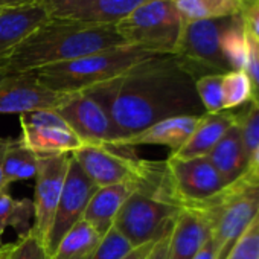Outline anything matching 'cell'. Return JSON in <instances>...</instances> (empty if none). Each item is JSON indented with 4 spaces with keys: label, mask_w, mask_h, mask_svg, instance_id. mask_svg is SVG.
<instances>
[{
    "label": "cell",
    "mask_w": 259,
    "mask_h": 259,
    "mask_svg": "<svg viewBox=\"0 0 259 259\" xmlns=\"http://www.w3.org/2000/svg\"><path fill=\"white\" fill-rule=\"evenodd\" d=\"M108 111L119 139L177 116H203L195 78L176 55L154 54L117 78L85 90Z\"/></svg>",
    "instance_id": "1"
},
{
    "label": "cell",
    "mask_w": 259,
    "mask_h": 259,
    "mask_svg": "<svg viewBox=\"0 0 259 259\" xmlns=\"http://www.w3.org/2000/svg\"><path fill=\"white\" fill-rule=\"evenodd\" d=\"M116 25H90L49 17L2 63L8 73H29L101 51L125 46Z\"/></svg>",
    "instance_id": "2"
},
{
    "label": "cell",
    "mask_w": 259,
    "mask_h": 259,
    "mask_svg": "<svg viewBox=\"0 0 259 259\" xmlns=\"http://www.w3.org/2000/svg\"><path fill=\"white\" fill-rule=\"evenodd\" d=\"M72 157L98 188L126 185L135 189H156L165 179V162L145 160L133 148L82 144Z\"/></svg>",
    "instance_id": "3"
},
{
    "label": "cell",
    "mask_w": 259,
    "mask_h": 259,
    "mask_svg": "<svg viewBox=\"0 0 259 259\" xmlns=\"http://www.w3.org/2000/svg\"><path fill=\"white\" fill-rule=\"evenodd\" d=\"M150 55L154 54L145 52L136 46L125 45L67 63L52 64L29 73H32L40 84L54 92L78 93L117 78L125 70Z\"/></svg>",
    "instance_id": "4"
},
{
    "label": "cell",
    "mask_w": 259,
    "mask_h": 259,
    "mask_svg": "<svg viewBox=\"0 0 259 259\" xmlns=\"http://www.w3.org/2000/svg\"><path fill=\"white\" fill-rule=\"evenodd\" d=\"M186 209H194L207 220L218 259H226L236 239L259 213V179L245 171L215 197Z\"/></svg>",
    "instance_id": "5"
},
{
    "label": "cell",
    "mask_w": 259,
    "mask_h": 259,
    "mask_svg": "<svg viewBox=\"0 0 259 259\" xmlns=\"http://www.w3.org/2000/svg\"><path fill=\"white\" fill-rule=\"evenodd\" d=\"M182 207L171 198L166 179L156 189H135L120 207L114 229L133 247L156 242L166 236Z\"/></svg>",
    "instance_id": "6"
},
{
    "label": "cell",
    "mask_w": 259,
    "mask_h": 259,
    "mask_svg": "<svg viewBox=\"0 0 259 259\" xmlns=\"http://www.w3.org/2000/svg\"><path fill=\"white\" fill-rule=\"evenodd\" d=\"M185 20L172 0H151L116 23V31L128 46L150 54L174 55Z\"/></svg>",
    "instance_id": "7"
},
{
    "label": "cell",
    "mask_w": 259,
    "mask_h": 259,
    "mask_svg": "<svg viewBox=\"0 0 259 259\" xmlns=\"http://www.w3.org/2000/svg\"><path fill=\"white\" fill-rule=\"evenodd\" d=\"M232 17L185 22L174 55L195 79L204 75L230 72L223 57L220 40Z\"/></svg>",
    "instance_id": "8"
},
{
    "label": "cell",
    "mask_w": 259,
    "mask_h": 259,
    "mask_svg": "<svg viewBox=\"0 0 259 259\" xmlns=\"http://www.w3.org/2000/svg\"><path fill=\"white\" fill-rule=\"evenodd\" d=\"M165 176L171 198L182 209L204 203L226 188L220 172L206 156L191 159L168 156Z\"/></svg>",
    "instance_id": "9"
},
{
    "label": "cell",
    "mask_w": 259,
    "mask_h": 259,
    "mask_svg": "<svg viewBox=\"0 0 259 259\" xmlns=\"http://www.w3.org/2000/svg\"><path fill=\"white\" fill-rule=\"evenodd\" d=\"M22 141L37 156L72 154L82 141L57 110L45 108L20 114Z\"/></svg>",
    "instance_id": "10"
},
{
    "label": "cell",
    "mask_w": 259,
    "mask_h": 259,
    "mask_svg": "<svg viewBox=\"0 0 259 259\" xmlns=\"http://www.w3.org/2000/svg\"><path fill=\"white\" fill-rule=\"evenodd\" d=\"M70 154H52L38 156V165L35 172L34 188V221L32 232L46 245L55 210L63 192Z\"/></svg>",
    "instance_id": "11"
},
{
    "label": "cell",
    "mask_w": 259,
    "mask_h": 259,
    "mask_svg": "<svg viewBox=\"0 0 259 259\" xmlns=\"http://www.w3.org/2000/svg\"><path fill=\"white\" fill-rule=\"evenodd\" d=\"M96 189L98 186L84 174L81 166L75 162V159L70 154L63 192L60 195V201L55 210L52 227L46 241V250L49 254L57 248L61 239L78 223L82 221L84 212L89 206L90 198L96 192Z\"/></svg>",
    "instance_id": "12"
},
{
    "label": "cell",
    "mask_w": 259,
    "mask_h": 259,
    "mask_svg": "<svg viewBox=\"0 0 259 259\" xmlns=\"http://www.w3.org/2000/svg\"><path fill=\"white\" fill-rule=\"evenodd\" d=\"M57 111L82 144H113L119 139L117 130L105 107L87 92L72 93Z\"/></svg>",
    "instance_id": "13"
},
{
    "label": "cell",
    "mask_w": 259,
    "mask_h": 259,
    "mask_svg": "<svg viewBox=\"0 0 259 259\" xmlns=\"http://www.w3.org/2000/svg\"><path fill=\"white\" fill-rule=\"evenodd\" d=\"M72 93L54 92L32 73L11 75L0 82V114H23L34 110L61 107Z\"/></svg>",
    "instance_id": "14"
},
{
    "label": "cell",
    "mask_w": 259,
    "mask_h": 259,
    "mask_svg": "<svg viewBox=\"0 0 259 259\" xmlns=\"http://www.w3.org/2000/svg\"><path fill=\"white\" fill-rule=\"evenodd\" d=\"M151 0H43L49 17L90 25H116Z\"/></svg>",
    "instance_id": "15"
},
{
    "label": "cell",
    "mask_w": 259,
    "mask_h": 259,
    "mask_svg": "<svg viewBox=\"0 0 259 259\" xmlns=\"http://www.w3.org/2000/svg\"><path fill=\"white\" fill-rule=\"evenodd\" d=\"M200 117L201 116H177L163 119L133 136L116 141L108 145L125 148H136L141 145H163L171 150L169 154H174L192 136Z\"/></svg>",
    "instance_id": "16"
},
{
    "label": "cell",
    "mask_w": 259,
    "mask_h": 259,
    "mask_svg": "<svg viewBox=\"0 0 259 259\" xmlns=\"http://www.w3.org/2000/svg\"><path fill=\"white\" fill-rule=\"evenodd\" d=\"M48 19L43 0L0 13V63Z\"/></svg>",
    "instance_id": "17"
},
{
    "label": "cell",
    "mask_w": 259,
    "mask_h": 259,
    "mask_svg": "<svg viewBox=\"0 0 259 259\" xmlns=\"http://www.w3.org/2000/svg\"><path fill=\"white\" fill-rule=\"evenodd\" d=\"M209 238L207 220L194 209H182L169 233L166 259H192Z\"/></svg>",
    "instance_id": "18"
},
{
    "label": "cell",
    "mask_w": 259,
    "mask_h": 259,
    "mask_svg": "<svg viewBox=\"0 0 259 259\" xmlns=\"http://www.w3.org/2000/svg\"><path fill=\"white\" fill-rule=\"evenodd\" d=\"M233 123H235V111L224 110L220 113H204L200 117L188 142L177 153L169 156L179 159L207 156Z\"/></svg>",
    "instance_id": "19"
},
{
    "label": "cell",
    "mask_w": 259,
    "mask_h": 259,
    "mask_svg": "<svg viewBox=\"0 0 259 259\" xmlns=\"http://www.w3.org/2000/svg\"><path fill=\"white\" fill-rule=\"evenodd\" d=\"M206 157L220 172L226 186L245 174L248 168V154L245 151L241 130L236 122L227 130L226 135Z\"/></svg>",
    "instance_id": "20"
},
{
    "label": "cell",
    "mask_w": 259,
    "mask_h": 259,
    "mask_svg": "<svg viewBox=\"0 0 259 259\" xmlns=\"http://www.w3.org/2000/svg\"><path fill=\"white\" fill-rule=\"evenodd\" d=\"M133 191L135 188L126 185L98 188L89 201L82 221H85L99 236H104L114 226L120 207Z\"/></svg>",
    "instance_id": "21"
},
{
    "label": "cell",
    "mask_w": 259,
    "mask_h": 259,
    "mask_svg": "<svg viewBox=\"0 0 259 259\" xmlns=\"http://www.w3.org/2000/svg\"><path fill=\"white\" fill-rule=\"evenodd\" d=\"M38 165V156L20 139L8 141L5 156H4V185L10 188V185L22 180H29L35 177Z\"/></svg>",
    "instance_id": "22"
},
{
    "label": "cell",
    "mask_w": 259,
    "mask_h": 259,
    "mask_svg": "<svg viewBox=\"0 0 259 259\" xmlns=\"http://www.w3.org/2000/svg\"><path fill=\"white\" fill-rule=\"evenodd\" d=\"M185 22L215 20L241 14L244 0H172Z\"/></svg>",
    "instance_id": "23"
},
{
    "label": "cell",
    "mask_w": 259,
    "mask_h": 259,
    "mask_svg": "<svg viewBox=\"0 0 259 259\" xmlns=\"http://www.w3.org/2000/svg\"><path fill=\"white\" fill-rule=\"evenodd\" d=\"M220 43L229 70H245L250 55V41L241 14L230 19L221 34Z\"/></svg>",
    "instance_id": "24"
},
{
    "label": "cell",
    "mask_w": 259,
    "mask_h": 259,
    "mask_svg": "<svg viewBox=\"0 0 259 259\" xmlns=\"http://www.w3.org/2000/svg\"><path fill=\"white\" fill-rule=\"evenodd\" d=\"M101 236L85 223H78L49 254V259H89Z\"/></svg>",
    "instance_id": "25"
},
{
    "label": "cell",
    "mask_w": 259,
    "mask_h": 259,
    "mask_svg": "<svg viewBox=\"0 0 259 259\" xmlns=\"http://www.w3.org/2000/svg\"><path fill=\"white\" fill-rule=\"evenodd\" d=\"M8 189H0V245L7 227H14L19 235H23L32 227L29 221H34L32 200H16Z\"/></svg>",
    "instance_id": "26"
},
{
    "label": "cell",
    "mask_w": 259,
    "mask_h": 259,
    "mask_svg": "<svg viewBox=\"0 0 259 259\" xmlns=\"http://www.w3.org/2000/svg\"><path fill=\"white\" fill-rule=\"evenodd\" d=\"M224 110L233 111L253 99V85L245 70H230L223 75Z\"/></svg>",
    "instance_id": "27"
},
{
    "label": "cell",
    "mask_w": 259,
    "mask_h": 259,
    "mask_svg": "<svg viewBox=\"0 0 259 259\" xmlns=\"http://www.w3.org/2000/svg\"><path fill=\"white\" fill-rule=\"evenodd\" d=\"M0 259H49L43 241L29 229L7 245H0Z\"/></svg>",
    "instance_id": "28"
},
{
    "label": "cell",
    "mask_w": 259,
    "mask_h": 259,
    "mask_svg": "<svg viewBox=\"0 0 259 259\" xmlns=\"http://www.w3.org/2000/svg\"><path fill=\"white\" fill-rule=\"evenodd\" d=\"M241 108L242 111L233 110L235 122L241 130L245 151L250 156L259 147V101L251 99Z\"/></svg>",
    "instance_id": "29"
},
{
    "label": "cell",
    "mask_w": 259,
    "mask_h": 259,
    "mask_svg": "<svg viewBox=\"0 0 259 259\" xmlns=\"http://www.w3.org/2000/svg\"><path fill=\"white\" fill-rule=\"evenodd\" d=\"M223 75L212 73V75H204L195 79V90L206 113L224 111Z\"/></svg>",
    "instance_id": "30"
},
{
    "label": "cell",
    "mask_w": 259,
    "mask_h": 259,
    "mask_svg": "<svg viewBox=\"0 0 259 259\" xmlns=\"http://www.w3.org/2000/svg\"><path fill=\"white\" fill-rule=\"evenodd\" d=\"M135 247L130 244L114 227H111L104 236H101L96 248L89 259H122Z\"/></svg>",
    "instance_id": "31"
},
{
    "label": "cell",
    "mask_w": 259,
    "mask_h": 259,
    "mask_svg": "<svg viewBox=\"0 0 259 259\" xmlns=\"http://www.w3.org/2000/svg\"><path fill=\"white\" fill-rule=\"evenodd\" d=\"M226 259H259V213L236 239Z\"/></svg>",
    "instance_id": "32"
},
{
    "label": "cell",
    "mask_w": 259,
    "mask_h": 259,
    "mask_svg": "<svg viewBox=\"0 0 259 259\" xmlns=\"http://www.w3.org/2000/svg\"><path fill=\"white\" fill-rule=\"evenodd\" d=\"M241 17L247 34L259 43V0H244Z\"/></svg>",
    "instance_id": "33"
},
{
    "label": "cell",
    "mask_w": 259,
    "mask_h": 259,
    "mask_svg": "<svg viewBox=\"0 0 259 259\" xmlns=\"http://www.w3.org/2000/svg\"><path fill=\"white\" fill-rule=\"evenodd\" d=\"M248 41H250V55H248L245 72L253 85V99L259 101V43L253 40L250 35H248Z\"/></svg>",
    "instance_id": "34"
},
{
    "label": "cell",
    "mask_w": 259,
    "mask_h": 259,
    "mask_svg": "<svg viewBox=\"0 0 259 259\" xmlns=\"http://www.w3.org/2000/svg\"><path fill=\"white\" fill-rule=\"evenodd\" d=\"M171 233V232H169ZM169 233L163 238H160L151 248L150 254L147 259H166V250H168V239H169Z\"/></svg>",
    "instance_id": "35"
},
{
    "label": "cell",
    "mask_w": 259,
    "mask_h": 259,
    "mask_svg": "<svg viewBox=\"0 0 259 259\" xmlns=\"http://www.w3.org/2000/svg\"><path fill=\"white\" fill-rule=\"evenodd\" d=\"M192 259H218V251H217V247H215L212 238H209L204 242V245L198 250V253Z\"/></svg>",
    "instance_id": "36"
},
{
    "label": "cell",
    "mask_w": 259,
    "mask_h": 259,
    "mask_svg": "<svg viewBox=\"0 0 259 259\" xmlns=\"http://www.w3.org/2000/svg\"><path fill=\"white\" fill-rule=\"evenodd\" d=\"M156 242H157V241H156ZM156 242H150V244H144V245L135 247L132 251H130V253H128L125 257H122V259H147L148 254H150V251H151V248H153V245H154Z\"/></svg>",
    "instance_id": "37"
},
{
    "label": "cell",
    "mask_w": 259,
    "mask_h": 259,
    "mask_svg": "<svg viewBox=\"0 0 259 259\" xmlns=\"http://www.w3.org/2000/svg\"><path fill=\"white\" fill-rule=\"evenodd\" d=\"M247 172L259 179V147L248 156V168Z\"/></svg>",
    "instance_id": "38"
},
{
    "label": "cell",
    "mask_w": 259,
    "mask_h": 259,
    "mask_svg": "<svg viewBox=\"0 0 259 259\" xmlns=\"http://www.w3.org/2000/svg\"><path fill=\"white\" fill-rule=\"evenodd\" d=\"M8 141H10V138H2V136H0V189H7V186L4 185L2 165H4V156H5V150H7Z\"/></svg>",
    "instance_id": "39"
},
{
    "label": "cell",
    "mask_w": 259,
    "mask_h": 259,
    "mask_svg": "<svg viewBox=\"0 0 259 259\" xmlns=\"http://www.w3.org/2000/svg\"><path fill=\"white\" fill-rule=\"evenodd\" d=\"M38 2V0H0V8L7 10V8H17V7H23V5H29Z\"/></svg>",
    "instance_id": "40"
},
{
    "label": "cell",
    "mask_w": 259,
    "mask_h": 259,
    "mask_svg": "<svg viewBox=\"0 0 259 259\" xmlns=\"http://www.w3.org/2000/svg\"><path fill=\"white\" fill-rule=\"evenodd\" d=\"M8 76H11V73H8L2 66H0V82H2L4 79H7Z\"/></svg>",
    "instance_id": "41"
},
{
    "label": "cell",
    "mask_w": 259,
    "mask_h": 259,
    "mask_svg": "<svg viewBox=\"0 0 259 259\" xmlns=\"http://www.w3.org/2000/svg\"><path fill=\"white\" fill-rule=\"evenodd\" d=\"M2 11H4V10H2V8H0V13H2Z\"/></svg>",
    "instance_id": "42"
}]
</instances>
